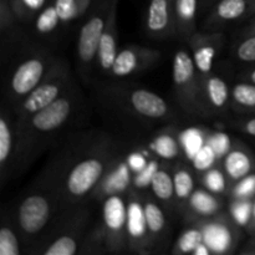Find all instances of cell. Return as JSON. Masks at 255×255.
I'll return each mask as SVG.
<instances>
[{"label": "cell", "mask_w": 255, "mask_h": 255, "mask_svg": "<svg viewBox=\"0 0 255 255\" xmlns=\"http://www.w3.org/2000/svg\"><path fill=\"white\" fill-rule=\"evenodd\" d=\"M77 96L67 90L47 107L35 114L21 128L15 131V151L11 171L19 173L40 153L50 137L56 134L70 121L76 109Z\"/></svg>", "instance_id": "6da1fadb"}, {"label": "cell", "mask_w": 255, "mask_h": 255, "mask_svg": "<svg viewBox=\"0 0 255 255\" xmlns=\"http://www.w3.org/2000/svg\"><path fill=\"white\" fill-rule=\"evenodd\" d=\"M117 156L116 144L110 138H104L89 152L74 159L64 177L60 176V186L50 187L56 194L59 211L79 206L85 198L92 196Z\"/></svg>", "instance_id": "7a4b0ae2"}, {"label": "cell", "mask_w": 255, "mask_h": 255, "mask_svg": "<svg viewBox=\"0 0 255 255\" xmlns=\"http://www.w3.org/2000/svg\"><path fill=\"white\" fill-rule=\"evenodd\" d=\"M172 79L179 106L192 117H211L213 111L206 99L203 75L197 70L191 51L178 49L174 52Z\"/></svg>", "instance_id": "3957f363"}, {"label": "cell", "mask_w": 255, "mask_h": 255, "mask_svg": "<svg viewBox=\"0 0 255 255\" xmlns=\"http://www.w3.org/2000/svg\"><path fill=\"white\" fill-rule=\"evenodd\" d=\"M71 75L67 64L56 60L54 67L46 79L32 90L25 99L17 102L14 107V129L21 128L35 114L56 101L61 95L70 89Z\"/></svg>", "instance_id": "277c9868"}, {"label": "cell", "mask_w": 255, "mask_h": 255, "mask_svg": "<svg viewBox=\"0 0 255 255\" xmlns=\"http://www.w3.org/2000/svg\"><path fill=\"white\" fill-rule=\"evenodd\" d=\"M56 60L45 50L25 55L12 69L6 91L10 102L16 105L47 77Z\"/></svg>", "instance_id": "5b68a950"}, {"label": "cell", "mask_w": 255, "mask_h": 255, "mask_svg": "<svg viewBox=\"0 0 255 255\" xmlns=\"http://www.w3.org/2000/svg\"><path fill=\"white\" fill-rule=\"evenodd\" d=\"M57 212L59 207L56 194L51 189L31 192L24 197L17 206V229L24 239L34 238L46 228Z\"/></svg>", "instance_id": "8992f818"}, {"label": "cell", "mask_w": 255, "mask_h": 255, "mask_svg": "<svg viewBox=\"0 0 255 255\" xmlns=\"http://www.w3.org/2000/svg\"><path fill=\"white\" fill-rule=\"evenodd\" d=\"M112 0H95L91 11L80 30L77 39V60L84 70H89L97 61L100 42L106 26Z\"/></svg>", "instance_id": "52a82bcc"}, {"label": "cell", "mask_w": 255, "mask_h": 255, "mask_svg": "<svg viewBox=\"0 0 255 255\" xmlns=\"http://www.w3.org/2000/svg\"><path fill=\"white\" fill-rule=\"evenodd\" d=\"M126 194H114L104 199L102 227L105 246L110 253H120L127 249V199Z\"/></svg>", "instance_id": "ba28073f"}, {"label": "cell", "mask_w": 255, "mask_h": 255, "mask_svg": "<svg viewBox=\"0 0 255 255\" xmlns=\"http://www.w3.org/2000/svg\"><path fill=\"white\" fill-rule=\"evenodd\" d=\"M194 224L201 228L203 233V243L212 254H227L236 249L241 234L238 224L231 216L217 214L212 218L196 221Z\"/></svg>", "instance_id": "9c48e42d"}, {"label": "cell", "mask_w": 255, "mask_h": 255, "mask_svg": "<svg viewBox=\"0 0 255 255\" xmlns=\"http://www.w3.org/2000/svg\"><path fill=\"white\" fill-rule=\"evenodd\" d=\"M127 199V249L134 253H149L153 246L148 227H147L146 213H144L143 198L139 197L137 189H131L126 193Z\"/></svg>", "instance_id": "30bf717a"}, {"label": "cell", "mask_w": 255, "mask_h": 255, "mask_svg": "<svg viewBox=\"0 0 255 255\" xmlns=\"http://www.w3.org/2000/svg\"><path fill=\"white\" fill-rule=\"evenodd\" d=\"M121 96L124 97L127 109L142 119L153 121L174 119L173 111L168 102L156 92L141 87H126L121 92Z\"/></svg>", "instance_id": "8fae6325"}, {"label": "cell", "mask_w": 255, "mask_h": 255, "mask_svg": "<svg viewBox=\"0 0 255 255\" xmlns=\"http://www.w3.org/2000/svg\"><path fill=\"white\" fill-rule=\"evenodd\" d=\"M89 214L85 211H77L71 219L66 222L64 226L60 227L59 232L55 234L54 238L46 244L44 255H74L79 252L81 243L82 229L87 223Z\"/></svg>", "instance_id": "7c38bea8"}, {"label": "cell", "mask_w": 255, "mask_h": 255, "mask_svg": "<svg viewBox=\"0 0 255 255\" xmlns=\"http://www.w3.org/2000/svg\"><path fill=\"white\" fill-rule=\"evenodd\" d=\"M161 59L158 50L144 46H127L119 50L111 72L116 77H127L144 71Z\"/></svg>", "instance_id": "4fadbf2b"}, {"label": "cell", "mask_w": 255, "mask_h": 255, "mask_svg": "<svg viewBox=\"0 0 255 255\" xmlns=\"http://www.w3.org/2000/svg\"><path fill=\"white\" fill-rule=\"evenodd\" d=\"M144 30L154 40L177 36L174 24V0H149L144 16Z\"/></svg>", "instance_id": "5bb4252c"}, {"label": "cell", "mask_w": 255, "mask_h": 255, "mask_svg": "<svg viewBox=\"0 0 255 255\" xmlns=\"http://www.w3.org/2000/svg\"><path fill=\"white\" fill-rule=\"evenodd\" d=\"M188 46L197 70L202 75H209L223 46V35L218 31L194 32L188 37Z\"/></svg>", "instance_id": "9a60e30c"}, {"label": "cell", "mask_w": 255, "mask_h": 255, "mask_svg": "<svg viewBox=\"0 0 255 255\" xmlns=\"http://www.w3.org/2000/svg\"><path fill=\"white\" fill-rule=\"evenodd\" d=\"M133 172L126 158L117 156L105 176L95 188L92 196L96 199H102L114 194H126L132 187Z\"/></svg>", "instance_id": "2e32d148"}, {"label": "cell", "mask_w": 255, "mask_h": 255, "mask_svg": "<svg viewBox=\"0 0 255 255\" xmlns=\"http://www.w3.org/2000/svg\"><path fill=\"white\" fill-rule=\"evenodd\" d=\"M252 0H218L204 21V29L218 31L231 22L251 16Z\"/></svg>", "instance_id": "e0dca14e"}, {"label": "cell", "mask_w": 255, "mask_h": 255, "mask_svg": "<svg viewBox=\"0 0 255 255\" xmlns=\"http://www.w3.org/2000/svg\"><path fill=\"white\" fill-rule=\"evenodd\" d=\"M223 171L228 181L237 182L255 172V157L244 144L236 142L223 157Z\"/></svg>", "instance_id": "ac0fdd59"}, {"label": "cell", "mask_w": 255, "mask_h": 255, "mask_svg": "<svg viewBox=\"0 0 255 255\" xmlns=\"http://www.w3.org/2000/svg\"><path fill=\"white\" fill-rule=\"evenodd\" d=\"M120 0H112L111 6L109 10L106 26L102 34L101 42H100L99 55H97V64L104 71L111 70L114 65L116 55L119 52L117 46V6Z\"/></svg>", "instance_id": "d6986e66"}, {"label": "cell", "mask_w": 255, "mask_h": 255, "mask_svg": "<svg viewBox=\"0 0 255 255\" xmlns=\"http://www.w3.org/2000/svg\"><path fill=\"white\" fill-rule=\"evenodd\" d=\"M217 196L218 194L212 193L206 188L194 189L184 207L186 218L196 222L217 216L222 208V202Z\"/></svg>", "instance_id": "ffe728a7"}, {"label": "cell", "mask_w": 255, "mask_h": 255, "mask_svg": "<svg viewBox=\"0 0 255 255\" xmlns=\"http://www.w3.org/2000/svg\"><path fill=\"white\" fill-rule=\"evenodd\" d=\"M15 151L14 116H9L5 111L0 116V177L1 184L5 183L11 173L12 158Z\"/></svg>", "instance_id": "44dd1931"}, {"label": "cell", "mask_w": 255, "mask_h": 255, "mask_svg": "<svg viewBox=\"0 0 255 255\" xmlns=\"http://www.w3.org/2000/svg\"><path fill=\"white\" fill-rule=\"evenodd\" d=\"M203 86L206 99L213 114L224 111L228 107L232 97L228 84L221 76L209 74L203 75Z\"/></svg>", "instance_id": "7402d4cb"}, {"label": "cell", "mask_w": 255, "mask_h": 255, "mask_svg": "<svg viewBox=\"0 0 255 255\" xmlns=\"http://www.w3.org/2000/svg\"><path fill=\"white\" fill-rule=\"evenodd\" d=\"M199 0H174V24L177 36L189 37L196 32Z\"/></svg>", "instance_id": "603a6c76"}, {"label": "cell", "mask_w": 255, "mask_h": 255, "mask_svg": "<svg viewBox=\"0 0 255 255\" xmlns=\"http://www.w3.org/2000/svg\"><path fill=\"white\" fill-rule=\"evenodd\" d=\"M144 213H146L147 227L152 242L158 243L162 241L167 231V221L161 207L151 198H143Z\"/></svg>", "instance_id": "cb8c5ba5"}, {"label": "cell", "mask_w": 255, "mask_h": 255, "mask_svg": "<svg viewBox=\"0 0 255 255\" xmlns=\"http://www.w3.org/2000/svg\"><path fill=\"white\" fill-rule=\"evenodd\" d=\"M174 197L176 202L184 208L189 197L194 192V177L191 169L184 164H177L173 169Z\"/></svg>", "instance_id": "d4e9b609"}, {"label": "cell", "mask_w": 255, "mask_h": 255, "mask_svg": "<svg viewBox=\"0 0 255 255\" xmlns=\"http://www.w3.org/2000/svg\"><path fill=\"white\" fill-rule=\"evenodd\" d=\"M151 189L154 197L162 203L172 204L176 202L173 174L169 173L164 167L159 166V168L156 171L151 182Z\"/></svg>", "instance_id": "484cf974"}, {"label": "cell", "mask_w": 255, "mask_h": 255, "mask_svg": "<svg viewBox=\"0 0 255 255\" xmlns=\"http://www.w3.org/2000/svg\"><path fill=\"white\" fill-rule=\"evenodd\" d=\"M94 0H55L54 5L56 7L61 22H69L79 20L91 10Z\"/></svg>", "instance_id": "4316f807"}, {"label": "cell", "mask_w": 255, "mask_h": 255, "mask_svg": "<svg viewBox=\"0 0 255 255\" xmlns=\"http://www.w3.org/2000/svg\"><path fill=\"white\" fill-rule=\"evenodd\" d=\"M231 101L237 111L255 114V85L249 81L234 85L232 89Z\"/></svg>", "instance_id": "83f0119b"}, {"label": "cell", "mask_w": 255, "mask_h": 255, "mask_svg": "<svg viewBox=\"0 0 255 255\" xmlns=\"http://www.w3.org/2000/svg\"><path fill=\"white\" fill-rule=\"evenodd\" d=\"M151 148L158 157L164 159L177 158L183 153L182 151L181 142H179L178 134L162 133L153 139Z\"/></svg>", "instance_id": "f1b7e54d"}, {"label": "cell", "mask_w": 255, "mask_h": 255, "mask_svg": "<svg viewBox=\"0 0 255 255\" xmlns=\"http://www.w3.org/2000/svg\"><path fill=\"white\" fill-rule=\"evenodd\" d=\"M207 137H208V133L199 128H188L178 133L182 151L189 159L193 158L198 153L199 149L207 143Z\"/></svg>", "instance_id": "f546056e"}, {"label": "cell", "mask_w": 255, "mask_h": 255, "mask_svg": "<svg viewBox=\"0 0 255 255\" xmlns=\"http://www.w3.org/2000/svg\"><path fill=\"white\" fill-rule=\"evenodd\" d=\"M203 243V233L197 224L193 227L187 228L183 233L179 236L174 244L172 253L173 254H192L194 249Z\"/></svg>", "instance_id": "4dcf8cb0"}, {"label": "cell", "mask_w": 255, "mask_h": 255, "mask_svg": "<svg viewBox=\"0 0 255 255\" xmlns=\"http://www.w3.org/2000/svg\"><path fill=\"white\" fill-rule=\"evenodd\" d=\"M229 212L238 226L249 227L254 217V199L233 198L229 206Z\"/></svg>", "instance_id": "1f68e13d"}, {"label": "cell", "mask_w": 255, "mask_h": 255, "mask_svg": "<svg viewBox=\"0 0 255 255\" xmlns=\"http://www.w3.org/2000/svg\"><path fill=\"white\" fill-rule=\"evenodd\" d=\"M60 22H61V19L55 5H47L37 14L35 19V29L39 34L49 35L59 27Z\"/></svg>", "instance_id": "d6a6232c"}, {"label": "cell", "mask_w": 255, "mask_h": 255, "mask_svg": "<svg viewBox=\"0 0 255 255\" xmlns=\"http://www.w3.org/2000/svg\"><path fill=\"white\" fill-rule=\"evenodd\" d=\"M227 177L226 172L222 169L217 168V167H212V168L207 169L203 172L202 176V184L206 189L214 194H222L226 193L228 186H227Z\"/></svg>", "instance_id": "836d02e7"}, {"label": "cell", "mask_w": 255, "mask_h": 255, "mask_svg": "<svg viewBox=\"0 0 255 255\" xmlns=\"http://www.w3.org/2000/svg\"><path fill=\"white\" fill-rule=\"evenodd\" d=\"M12 10L19 21H27L37 16L44 9L46 0H10Z\"/></svg>", "instance_id": "e575fe53"}, {"label": "cell", "mask_w": 255, "mask_h": 255, "mask_svg": "<svg viewBox=\"0 0 255 255\" xmlns=\"http://www.w3.org/2000/svg\"><path fill=\"white\" fill-rule=\"evenodd\" d=\"M16 21H19L12 10L10 0H0V30L2 37L12 36L16 30Z\"/></svg>", "instance_id": "d590c367"}, {"label": "cell", "mask_w": 255, "mask_h": 255, "mask_svg": "<svg viewBox=\"0 0 255 255\" xmlns=\"http://www.w3.org/2000/svg\"><path fill=\"white\" fill-rule=\"evenodd\" d=\"M20 243L11 226L4 224L0 229V255H19Z\"/></svg>", "instance_id": "8d00e7d4"}, {"label": "cell", "mask_w": 255, "mask_h": 255, "mask_svg": "<svg viewBox=\"0 0 255 255\" xmlns=\"http://www.w3.org/2000/svg\"><path fill=\"white\" fill-rule=\"evenodd\" d=\"M234 55L242 62H255V34L244 35L243 39L234 47Z\"/></svg>", "instance_id": "74e56055"}, {"label": "cell", "mask_w": 255, "mask_h": 255, "mask_svg": "<svg viewBox=\"0 0 255 255\" xmlns=\"http://www.w3.org/2000/svg\"><path fill=\"white\" fill-rule=\"evenodd\" d=\"M159 162L156 159H151L147 163V166L143 169L133 174V179H132V188L134 189H144L147 187H151L152 178H153L154 173L157 169L159 168Z\"/></svg>", "instance_id": "f35d334b"}, {"label": "cell", "mask_w": 255, "mask_h": 255, "mask_svg": "<svg viewBox=\"0 0 255 255\" xmlns=\"http://www.w3.org/2000/svg\"><path fill=\"white\" fill-rule=\"evenodd\" d=\"M232 198H251L255 197V173L249 174L239 181L234 182L231 191Z\"/></svg>", "instance_id": "ab89813d"}, {"label": "cell", "mask_w": 255, "mask_h": 255, "mask_svg": "<svg viewBox=\"0 0 255 255\" xmlns=\"http://www.w3.org/2000/svg\"><path fill=\"white\" fill-rule=\"evenodd\" d=\"M218 158L217 154L214 153V151L212 149V147L208 143L204 144L201 149H199L198 153L191 159L193 166L196 167L198 171L206 172L207 169L212 168L214 166V162Z\"/></svg>", "instance_id": "60d3db41"}, {"label": "cell", "mask_w": 255, "mask_h": 255, "mask_svg": "<svg viewBox=\"0 0 255 255\" xmlns=\"http://www.w3.org/2000/svg\"><path fill=\"white\" fill-rule=\"evenodd\" d=\"M207 143L212 147L217 157H224L227 152L233 146L229 137L224 133H208L207 137Z\"/></svg>", "instance_id": "b9f144b4"}, {"label": "cell", "mask_w": 255, "mask_h": 255, "mask_svg": "<svg viewBox=\"0 0 255 255\" xmlns=\"http://www.w3.org/2000/svg\"><path fill=\"white\" fill-rule=\"evenodd\" d=\"M126 159L127 162H128L133 174L139 172L141 169H143L144 167L147 166V163L149 162V159H147L146 156H143V154L139 153V152H132V153H129L128 156H127Z\"/></svg>", "instance_id": "7bdbcfd3"}, {"label": "cell", "mask_w": 255, "mask_h": 255, "mask_svg": "<svg viewBox=\"0 0 255 255\" xmlns=\"http://www.w3.org/2000/svg\"><path fill=\"white\" fill-rule=\"evenodd\" d=\"M238 127L242 131L246 132L247 134H249V136L255 137V116L238 122Z\"/></svg>", "instance_id": "ee69618b"}, {"label": "cell", "mask_w": 255, "mask_h": 255, "mask_svg": "<svg viewBox=\"0 0 255 255\" xmlns=\"http://www.w3.org/2000/svg\"><path fill=\"white\" fill-rule=\"evenodd\" d=\"M192 254L193 255H209V254H212V252L209 251V248L206 246V244L202 243V244H199L196 249H194V252Z\"/></svg>", "instance_id": "f6af8a7d"}, {"label": "cell", "mask_w": 255, "mask_h": 255, "mask_svg": "<svg viewBox=\"0 0 255 255\" xmlns=\"http://www.w3.org/2000/svg\"><path fill=\"white\" fill-rule=\"evenodd\" d=\"M246 81H249V82H252V84L255 85V67H253V69H252L251 71L247 74Z\"/></svg>", "instance_id": "bcb514c9"}, {"label": "cell", "mask_w": 255, "mask_h": 255, "mask_svg": "<svg viewBox=\"0 0 255 255\" xmlns=\"http://www.w3.org/2000/svg\"><path fill=\"white\" fill-rule=\"evenodd\" d=\"M243 253H246V254H255V239H253V242H252V243L249 244L248 247H247L246 251H243Z\"/></svg>", "instance_id": "7dc6e473"}, {"label": "cell", "mask_w": 255, "mask_h": 255, "mask_svg": "<svg viewBox=\"0 0 255 255\" xmlns=\"http://www.w3.org/2000/svg\"><path fill=\"white\" fill-rule=\"evenodd\" d=\"M252 34H255V19L253 20V22H252V24L244 30V35H252Z\"/></svg>", "instance_id": "c3c4849f"}, {"label": "cell", "mask_w": 255, "mask_h": 255, "mask_svg": "<svg viewBox=\"0 0 255 255\" xmlns=\"http://www.w3.org/2000/svg\"><path fill=\"white\" fill-rule=\"evenodd\" d=\"M251 16H255V0H252V11Z\"/></svg>", "instance_id": "681fc988"}, {"label": "cell", "mask_w": 255, "mask_h": 255, "mask_svg": "<svg viewBox=\"0 0 255 255\" xmlns=\"http://www.w3.org/2000/svg\"><path fill=\"white\" fill-rule=\"evenodd\" d=\"M252 228V231H253V233L255 234V222H253V223L251 224V226H249Z\"/></svg>", "instance_id": "f907efd6"}, {"label": "cell", "mask_w": 255, "mask_h": 255, "mask_svg": "<svg viewBox=\"0 0 255 255\" xmlns=\"http://www.w3.org/2000/svg\"><path fill=\"white\" fill-rule=\"evenodd\" d=\"M253 222H255V202H254V217H253V221H252V223H253Z\"/></svg>", "instance_id": "816d5d0a"}, {"label": "cell", "mask_w": 255, "mask_h": 255, "mask_svg": "<svg viewBox=\"0 0 255 255\" xmlns=\"http://www.w3.org/2000/svg\"><path fill=\"white\" fill-rule=\"evenodd\" d=\"M204 1H206V2H208V0H204Z\"/></svg>", "instance_id": "f5cc1de1"}]
</instances>
